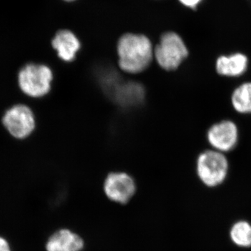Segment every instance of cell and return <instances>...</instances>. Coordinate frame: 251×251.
I'll use <instances>...</instances> for the list:
<instances>
[{"label":"cell","instance_id":"obj_1","mask_svg":"<svg viewBox=\"0 0 251 251\" xmlns=\"http://www.w3.org/2000/svg\"><path fill=\"white\" fill-rule=\"evenodd\" d=\"M117 52L119 69L128 75L143 74L154 58L152 44L143 34H124L117 43Z\"/></svg>","mask_w":251,"mask_h":251},{"label":"cell","instance_id":"obj_2","mask_svg":"<svg viewBox=\"0 0 251 251\" xmlns=\"http://www.w3.org/2000/svg\"><path fill=\"white\" fill-rule=\"evenodd\" d=\"M53 69L44 63L29 62L18 71V88L23 95L34 100L44 99L52 90Z\"/></svg>","mask_w":251,"mask_h":251},{"label":"cell","instance_id":"obj_3","mask_svg":"<svg viewBox=\"0 0 251 251\" xmlns=\"http://www.w3.org/2000/svg\"><path fill=\"white\" fill-rule=\"evenodd\" d=\"M1 124L11 138L25 140L31 137L35 131V113L27 104H14L5 110L1 117Z\"/></svg>","mask_w":251,"mask_h":251},{"label":"cell","instance_id":"obj_4","mask_svg":"<svg viewBox=\"0 0 251 251\" xmlns=\"http://www.w3.org/2000/svg\"><path fill=\"white\" fill-rule=\"evenodd\" d=\"M153 56L158 67L167 72L179 69L187 58L188 50L183 39L175 32H166L153 49Z\"/></svg>","mask_w":251,"mask_h":251},{"label":"cell","instance_id":"obj_5","mask_svg":"<svg viewBox=\"0 0 251 251\" xmlns=\"http://www.w3.org/2000/svg\"><path fill=\"white\" fill-rule=\"evenodd\" d=\"M229 163L225 154L215 150H206L198 156L196 172L202 184L209 188L222 184L228 173Z\"/></svg>","mask_w":251,"mask_h":251},{"label":"cell","instance_id":"obj_6","mask_svg":"<svg viewBox=\"0 0 251 251\" xmlns=\"http://www.w3.org/2000/svg\"><path fill=\"white\" fill-rule=\"evenodd\" d=\"M103 191L112 202L125 204L135 196L137 186L131 175L123 171L108 173L103 181Z\"/></svg>","mask_w":251,"mask_h":251},{"label":"cell","instance_id":"obj_7","mask_svg":"<svg viewBox=\"0 0 251 251\" xmlns=\"http://www.w3.org/2000/svg\"><path fill=\"white\" fill-rule=\"evenodd\" d=\"M109 98L122 108L139 106L147 97L146 89L143 83L120 79L112 87Z\"/></svg>","mask_w":251,"mask_h":251},{"label":"cell","instance_id":"obj_8","mask_svg":"<svg viewBox=\"0 0 251 251\" xmlns=\"http://www.w3.org/2000/svg\"><path fill=\"white\" fill-rule=\"evenodd\" d=\"M239 138L236 124L230 120L223 121L211 126L207 131V140L216 151L227 152L235 148Z\"/></svg>","mask_w":251,"mask_h":251},{"label":"cell","instance_id":"obj_9","mask_svg":"<svg viewBox=\"0 0 251 251\" xmlns=\"http://www.w3.org/2000/svg\"><path fill=\"white\" fill-rule=\"evenodd\" d=\"M57 57L66 63L74 62L80 49V42L72 31L62 29L57 31L51 41Z\"/></svg>","mask_w":251,"mask_h":251},{"label":"cell","instance_id":"obj_10","mask_svg":"<svg viewBox=\"0 0 251 251\" xmlns=\"http://www.w3.org/2000/svg\"><path fill=\"white\" fill-rule=\"evenodd\" d=\"M85 243L82 238L69 229L54 232L46 243L47 251H82Z\"/></svg>","mask_w":251,"mask_h":251},{"label":"cell","instance_id":"obj_11","mask_svg":"<svg viewBox=\"0 0 251 251\" xmlns=\"http://www.w3.org/2000/svg\"><path fill=\"white\" fill-rule=\"evenodd\" d=\"M248 64L249 60L244 54L221 56L216 60V72L223 76L239 77L247 72Z\"/></svg>","mask_w":251,"mask_h":251},{"label":"cell","instance_id":"obj_12","mask_svg":"<svg viewBox=\"0 0 251 251\" xmlns=\"http://www.w3.org/2000/svg\"><path fill=\"white\" fill-rule=\"evenodd\" d=\"M231 102L234 110L241 114L251 113V82H244L232 92Z\"/></svg>","mask_w":251,"mask_h":251},{"label":"cell","instance_id":"obj_13","mask_svg":"<svg viewBox=\"0 0 251 251\" xmlns=\"http://www.w3.org/2000/svg\"><path fill=\"white\" fill-rule=\"evenodd\" d=\"M231 241L237 247H251V224L247 221L234 223L229 230Z\"/></svg>","mask_w":251,"mask_h":251},{"label":"cell","instance_id":"obj_14","mask_svg":"<svg viewBox=\"0 0 251 251\" xmlns=\"http://www.w3.org/2000/svg\"><path fill=\"white\" fill-rule=\"evenodd\" d=\"M179 1L184 6L194 9L202 0H179Z\"/></svg>","mask_w":251,"mask_h":251},{"label":"cell","instance_id":"obj_15","mask_svg":"<svg viewBox=\"0 0 251 251\" xmlns=\"http://www.w3.org/2000/svg\"><path fill=\"white\" fill-rule=\"evenodd\" d=\"M0 251H11L9 243L3 237H0Z\"/></svg>","mask_w":251,"mask_h":251},{"label":"cell","instance_id":"obj_16","mask_svg":"<svg viewBox=\"0 0 251 251\" xmlns=\"http://www.w3.org/2000/svg\"><path fill=\"white\" fill-rule=\"evenodd\" d=\"M66 1H73V0H66Z\"/></svg>","mask_w":251,"mask_h":251}]
</instances>
